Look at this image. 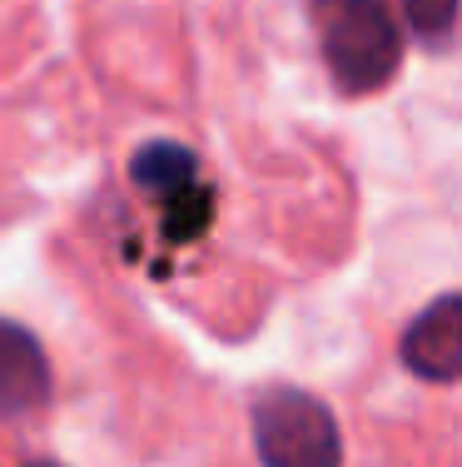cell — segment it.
I'll return each instance as SVG.
<instances>
[{"label": "cell", "instance_id": "cell-1", "mask_svg": "<svg viewBox=\"0 0 462 467\" xmlns=\"http://www.w3.org/2000/svg\"><path fill=\"white\" fill-rule=\"evenodd\" d=\"M313 26L344 95H373L398 75L403 36L388 0H313Z\"/></svg>", "mask_w": 462, "mask_h": 467}, {"label": "cell", "instance_id": "cell-2", "mask_svg": "<svg viewBox=\"0 0 462 467\" xmlns=\"http://www.w3.org/2000/svg\"><path fill=\"white\" fill-rule=\"evenodd\" d=\"M254 448L263 467H338L344 438L328 403L303 388H269L254 403Z\"/></svg>", "mask_w": 462, "mask_h": 467}, {"label": "cell", "instance_id": "cell-3", "mask_svg": "<svg viewBox=\"0 0 462 467\" xmlns=\"http://www.w3.org/2000/svg\"><path fill=\"white\" fill-rule=\"evenodd\" d=\"M403 363L427 383H453L462 373V304L457 294H443L427 314L413 318L403 333Z\"/></svg>", "mask_w": 462, "mask_h": 467}, {"label": "cell", "instance_id": "cell-4", "mask_svg": "<svg viewBox=\"0 0 462 467\" xmlns=\"http://www.w3.org/2000/svg\"><path fill=\"white\" fill-rule=\"evenodd\" d=\"M50 398V363L36 333L0 318V418L36 413Z\"/></svg>", "mask_w": 462, "mask_h": 467}, {"label": "cell", "instance_id": "cell-5", "mask_svg": "<svg viewBox=\"0 0 462 467\" xmlns=\"http://www.w3.org/2000/svg\"><path fill=\"white\" fill-rule=\"evenodd\" d=\"M135 184L145 189V194H154L159 204H169L174 194H184L190 184H200V164H194V154L184 150V144L174 140H154L145 144V150L135 154Z\"/></svg>", "mask_w": 462, "mask_h": 467}, {"label": "cell", "instance_id": "cell-6", "mask_svg": "<svg viewBox=\"0 0 462 467\" xmlns=\"http://www.w3.org/2000/svg\"><path fill=\"white\" fill-rule=\"evenodd\" d=\"M209 214H214L209 189L204 184H190L184 194H174L169 204H164V234H169V239H194V234L209 224Z\"/></svg>", "mask_w": 462, "mask_h": 467}, {"label": "cell", "instance_id": "cell-7", "mask_svg": "<svg viewBox=\"0 0 462 467\" xmlns=\"http://www.w3.org/2000/svg\"><path fill=\"white\" fill-rule=\"evenodd\" d=\"M403 10H408V26L427 46H447L453 20H457V0H403Z\"/></svg>", "mask_w": 462, "mask_h": 467}, {"label": "cell", "instance_id": "cell-8", "mask_svg": "<svg viewBox=\"0 0 462 467\" xmlns=\"http://www.w3.org/2000/svg\"><path fill=\"white\" fill-rule=\"evenodd\" d=\"M30 467H55V462H30Z\"/></svg>", "mask_w": 462, "mask_h": 467}]
</instances>
